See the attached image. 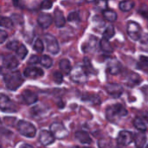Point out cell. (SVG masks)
Here are the masks:
<instances>
[{
  "label": "cell",
  "instance_id": "6da1fadb",
  "mask_svg": "<svg viewBox=\"0 0 148 148\" xmlns=\"http://www.w3.org/2000/svg\"><path fill=\"white\" fill-rule=\"evenodd\" d=\"M3 81L7 89L10 91L17 90L23 83V78L21 73L17 70L7 72L3 75Z\"/></svg>",
  "mask_w": 148,
  "mask_h": 148
},
{
  "label": "cell",
  "instance_id": "7a4b0ae2",
  "mask_svg": "<svg viewBox=\"0 0 148 148\" xmlns=\"http://www.w3.org/2000/svg\"><path fill=\"white\" fill-rule=\"evenodd\" d=\"M127 114L128 112L125 108V107L119 103L109 106L106 109V117L108 121L113 123H116L119 120L127 116Z\"/></svg>",
  "mask_w": 148,
  "mask_h": 148
},
{
  "label": "cell",
  "instance_id": "3957f363",
  "mask_svg": "<svg viewBox=\"0 0 148 148\" xmlns=\"http://www.w3.org/2000/svg\"><path fill=\"white\" fill-rule=\"evenodd\" d=\"M69 75H70L71 80L75 83L83 84L87 82L88 81V73L86 69H84V67H82L79 65L75 66L72 69V71Z\"/></svg>",
  "mask_w": 148,
  "mask_h": 148
},
{
  "label": "cell",
  "instance_id": "277c9868",
  "mask_svg": "<svg viewBox=\"0 0 148 148\" xmlns=\"http://www.w3.org/2000/svg\"><path fill=\"white\" fill-rule=\"evenodd\" d=\"M16 127L18 132L27 138H34L36 134V128L29 121H19L16 125Z\"/></svg>",
  "mask_w": 148,
  "mask_h": 148
},
{
  "label": "cell",
  "instance_id": "5b68a950",
  "mask_svg": "<svg viewBox=\"0 0 148 148\" xmlns=\"http://www.w3.org/2000/svg\"><path fill=\"white\" fill-rule=\"evenodd\" d=\"M49 131L52 133L54 137L57 140H63L69 136L67 128L61 122H54L50 125Z\"/></svg>",
  "mask_w": 148,
  "mask_h": 148
},
{
  "label": "cell",
  "instance_id": "8992f818",
  "mask_svg": "<svg viewBox=\"0 0 148 148\" xmlns=\"http://www.w3.org/2000/svg\"><path fill=\"white\" fill-rule=\"evenodd\" d=\"M127 31L128 36L134 41L141 40L142 38V29L140 25L134 21H131L127 23Z\"/></svg>",
  "mask_w": 148,
  "mask_h": 148
},
{
  "label": "cell",
  "instance_id": "52a82bcc",
  "mask_svg": "<svg viewBox=\"0 0 148 148\" xmlns=\"http://www.w3.org/2000/svg\"><path fill=\"white\" fill-rule=\"evenodd\" d=\"M44 40L46 42V46H47V49L49 53L51 54H57L60 51V47L58 44V42L56 40V38L51 35V34H46L44 36Z\"/></svg>",
  "mask_w": 148,
  "mask_h": 148
},
{
  "label": "cell",
  "instance_id": "ba28073f",
  "mask_svg": "<svg viewBox=\"0 0 148 148\" xmlns=\"http://www.w3.org/2000/svg\"><path fill=\"white\" fill-rule=\"evenodd\" d=\"M0 108L4 113H13L16 110L15 103L3 94L0 95Z\"/></svg>",
  "mask_w": 148,
  "mask_h": 148
},
{
  "label": "cell",
  "instance_id": "9c48e42d",
  "mask_svg": "<svg viewBox=\"0 0 148 148\" xmlns=\"http://www.w3.org/2000/svg\"><path fill=\"white\" fill-rule=\"evenodd\" d=\"M2 64L5 69L13 71L18 67L19 62L13 55H6L2 56Z\"/></svg>",
  "mask_w": 148,
  "mask_h": 148
},
{
  "label": "cell",
  "instance_id": "30bf717a",
  "mask_svg": "<svg viewBox=\"0 0 148 148\" xmlns=\"http://www.w3.org/2000/svg\"><path fill=\"white\" fill-rule=\"evenodd\" d=\"M107 93L114 98H118L123 94V88L118 83H108L105 86Z\"/></svg>",
  "mask_w": 148,
  "mask_h": 148
},
{
  "label": "cell",
  "instance_id": "8fae6325",
  "mask_svg": "<svg viewBox=\"0 0 148 148\" xmlns=\"http://www.w3.org/2000/svg\"><path fill=\"white\" fill-rule=\"evenodd\" d=\"M134 140V135L129 132V131H121L117 136V143L120 146H124L127 147L132 143Z\"/></svg>",
  "mask_w": 148,
  "mask_h": 148
},
{
  "label": "cell",
  "instance_id": "7c38bea8",
  "mask_svg": "<svg viewBox=\"0 0 148 148\" xmlns=\"http://www.w3.org/2000/svg\"><path fill=\"white\" fill-rule=\"evenodd\" d=\"M23 75L29 79H38L44 75V72L42 69L37 67H29L24 69Z\"/></svg>",
  "mask_w": 148,
  "mask_h": 148
},
{
  "label": "cell",
  "instance_id": "4fadbf2b",
  "mask_svg": "<svg viewBox=\"0 0 148 148\" xmlns=\"http://www.w3.org/2000/svg\"><path fill=\"white\" fill-rule=\"evenodd\" d=\"M56 138L50 131L42 130L39 134V141L43 146H49L55 142Z\"/></svg>",
  "mask_w": 148,
  "mask_h": 148
},
{
  "label": "cell",
  "instance_id": "5bb4252c",
  "mask_svg": "<svg viewBox=\"0 0 148 148\" xmlns=\"http://www.w3.org/2000/svg\"><path fill=\"white\" fill-rule=\"evenodd\" d=\"M36 21H37L38 25L41 28H42V29H48L51 25V23L54 21V19L48 13H41V14L38 15Z\"/></svg>",
  "mask_w": 148,
  "mask_h": 148
},
{
  "label": "cell",
  "instance_id": "9a60e30c",
  "mask_svg": "<svg viewBox=\"0 0 148 148\" xmlns=\"http://www.w3.org/2000/svg\"><path fill=\"white\" fill-rule=\"evenodd\" d=\"M22 99H23V102L27 105L35 104L38 100L36 94H35L34 92L28 90V89L23 90V92L22 93Z\"/></svg>",
  "mask_w": 148,
  "mask_h": 148
},
{
  "label": "cell",
  "instance_id": "2e32d148",
  "mask_svg": "<svg viewBox=\"0 0 148 148\" xmlns=\"http://www.w3.org/2000/svg\"><path fill=\"white\" fill-rule=\"evenodd\" d=\"M147 140V137L146 133L144 132H137L134 135V141L137 148H144Z\"/></svg>",
  "mask_w": 148,
  "mask_h": 148
},
{
  "label": "cell",
  "instance_id": "e0dca14e",
  "mask_svg": "<svg viewBox=\"0 0 148 148\" xmlns=\"http://www.w3.org/2000/svg\"><path fill=\"white\" fill-rule=\"evenodd\" d=\"M54 23L57 28H62L66 23V19L64 17L63 12L60 9H56L54 11Z\"/></svg>",
  "mask_w": 148,
  "mask_h": 148
},
{
  "label": "cell",
  "instance_id": "ac0fdd59",
  "mask_svg": "<svg viewBox=\"0 0 148 148\" xmlns=\"http://www.w3.org/2000/svg\"><path fill=\"white\" fill-rule=\"evenodd\" d=\"M108 69L111 75H118L121 72V64L116 59H113L108 63Z\"/></svg>",
  "mask_w": 148,
  "mask_h": 148
},
{
  "label": "cell",
  "instance_id": "d6986e66",
  "mask_svg": "<svg viewBox=\"0 0 148 148\" xmlns=\"http://www.w3.org/2000/svg\"><path fill=\"white\" fill-rule=\"evenodd\" d=\"M140 82H141L140 76L134 72H131L126 75V83L129 87H134L135 85H138L140 84Z\"/></svg>",
  "mask_w": 148,
  "mask_h": 148
},
{
  "label": "cell",
  "instance_id": "ffe728a7",
  "mask_svg": "<svg viewBox=\"0 0 148 148\" xmlns=\"http://www.w3.org/2000/svg\"><path fill=\"white\" fill-rule=\"evenodd\" d=\"M96 44H97V38L95 36H90L88 40L86 42V43L82 45V50L85 53L91 52L95 50V49L96 48Z\"/></svg>",
  "mask_w": 148,
  "mask_h": 148
},
{
  "label": "cell",
  "instance_id": "44dd1931",
  "mask_svg": "<svg viewBox=\"0 0 148 148\" xmlns=\"http://www.w3.org/2000/svg\"><path fill=\"white\" fill-rule=\"evenodd\" d=\"M75 135V138L77 139V140H79L82 144H91L92 143V140H91L89 134L85 131H77Z\"/></svg>",
  "mask_w": 148,
  "mask_h": 148
},
{
  "label": "cell",
  "instance_id": "7402d4cb",
  "mask_svg": "<svg viewBox=\"0 0 148 148\" xmlns=\"http://www.w3.org/2000/svg\"><path fill=\"white\" fill-rule=\"evenodd\" d=\"M59 67L61 69V72L64 75H70L71 71H72V68H71V64L70 62L68 59H62L60 61L59 63Z\"/></svg>",
  "mask_w": 148,
  "mask_h": 148
},
{
  "label": "cell",
  "instance_id": "603a6c76",
  "mask_svg": "<svg viewBox=\"0 0 148 148\" xmlns=\"http://www.w3.org/2000/svg\"><path fill=\"white\" fill-rule=\"evenodd\" d=\"M102 15H103V17L108 22H114V21H116V19L118 17L117 13L114 10H109V9H106L105 10H103Z\"/></svg>",
  "mask_w": 148,
  "mask_h": 148
},
{
  "label": "cell",
  "instance_id": "cb8c5ba5",
  "mask_svg": "<svg viewBox=\"0 0 148 148\" xmlns=\"http://www.w3.org/2000/svg\"><path fill=\"white\" fill-rule=\"evenodd\" d=\"M134 126L139 132L146 133V131L147 130V127L145 121L140 118H135L134 120Z\"/></svg>",
  "mask_w": 148,
  "mask_h": 148
},
{
  "label": "cell",
  "instance_id": "d4e9b609",
  "mask_svg": "<svg viewBox=\"0 0 148 148\" xmlns=\"http://www.w3.org/2000/svg\"><path fill=\"white\" fill-rule=\"evenodd\" d=\"M138 68L147 73L148 74V57L147 56H141L139 59V62H138Z\"/></svg>",
  "mask_w": 148,
  "mask_h": 148
},
{
  "label": "cell",
  "instance_id": "484cf974",
  "mask_svg": "<svg viewBox=\"0 0 148 148\" xmlns=\"http://www.w3.org/2000/svg\"><path fill=\"white\" fill-rule=\"evenodd\" d=\"M134 1H121L119 3V8L122 11H129L134 7Z\"/></svg>",
  "mask_w": 148,
  "mask_h": 148
},
{
  "label": "cell",
  "instance_id": "4316f807",
  "mask_svg": "<svg viewBox=\"0 0 148 148\" xmlns=\"http://www.w3.org/2000/svg\"><path fill=\"white\" fill-rule=\"evenodd\" d=\"M100 46L102 51H104L105 53H112L114 51L113 47L111 46L110 42H108V40L102 38L100 42Z\"/></svg>",
  "mask_w": 148,
  "mask_h": 148
},
{
  "label": "cell",
  "instance_id": "83f0119b",
  "mask_svg": "<svg viewBox=\"0 0 148 148\" xmlns=\"http://www.w3.org/2000/svg\"><path fill=\"white\" fill-rule=\"evenodd\" d=\"M40 63L45 68H50L53 64V61L49 56L44 55L40 57Z\"/></svg>",
  "mask_w": 148,
  "mask_h": 148
},
{
  "label": "cell",
  "instance_id": "f1b7e54d",
  "mask_svg": "<svg viewBox=\"0 0 148 148\" xmlns=\"http://www.w3.org/2000/svg\"><path fill=\"white\" fill-rule=\"evenodd\" d=\"M115 34V29H114V27L112 26V25H109L104 31L103 33V38L107 39V40H109L110 38H112Z\"/></svg>",
  "mask_w": 148,
  "mask_h": 148
},
{
  "label": "cell",
  "instance_id": "f546056e",
  "mask_svg": "<svg viewBox=\"0 0 148 148\" xmlns=\"http://www.w3.org/2000/svg\"><path fill=\"white\" fill-rule=\"evenodd\" d=\"M16 56L21 60H23L26 57L27 54H28V49H26V47L23 44H20V46L17 49V50L16 51Z\"/></svg>",
  "mask_w": 148,
  "mask_h": 148
},
{
  "label": "cell",
  "instance_id": "4dcf8cb0",
  "mask_svg": "<svg viewBox=\"0 0 148 148\" xmlns=\"http://www.w3.org/2000/svg\"><path fill=\"white\" fill-rule=\"evenodd\" d=\"M0 23H1V26H2V27H4V28L12 29V27H13V21H12V19L10 18V17L3 16V17L1 18Z\"/></svg>",
  "mask_w": 148,
  "mask_h": 148
},
{
  "label": "cell",
  "instance_id": "1f68e13d",
  "mask_svg": "<svg viewBox=\"0 0 148 148\" xmlns=\"http://www.w3.org/2000/svg\"><path fill=\"white\" fill-rule=\"evenodd\" d=\"M98 146L100 148H110L112 146V140L108 138L100 139L98 141Z\"/></svg>",
  "mask_w": 148,
  "mask_h": 148
},
{
  "label": "cell",
  "instance_id": "d6a6232c",
  "mask_svg": "<svg viewBox=\"0 0 148 148\" xmlns=\"http://www.w3.org/2000/svg\"><path fill=\"white\" fill-rule=\"evenodd\" d=\"M34 49L37 52V53H42L44 49V45H43V42L40 39V38H37L36 41H35V43H34Z\"/></svg>",
  "mask_w": 148,
  "mask_h": 148
},
{
  "label": "cell",
  "instance_id": "836d02e7",
  "mask_svg": "<svg viewBox=\"0 0 148 148\" xmlns=\"http://www.w3.org/2000/svg\"><path fill=\"white\" fill-rule=\"evenodd\" d=\"M19 46H20V44H19V42H18L17 40H11V41L8 42L7 44H6V48L8 49H10V50H15V51L17 50V49L19 48Z\"/></svg>",
  "mask_w": 148,
  "mask_h": 148
},
{
  "label": "cell",
  "instance_id": "e575fe53",
  "mask_svg": "<svg viewBox=\"0 0 148 148\" xmlns=\"http://www.w3.org/2000/svg\"><path fill=\"white\" fill-rule=\"evenodd\" d=\"M68 20L69 22H78L80 21V16L77 11H72L68 16Z\"/></svg>",
  "mask_w": 148,
  "mask_h": 148
},
{
  "label": "cell",
  "instance_id": "d590c367",
  "mask_svg": "<svg viewBox=\"0 0 148 148\" xmlns=\"http://www.w3.org/2000/svg\"><path fill=\"white\" fill-rule=\"evenodd\" d=\"M53 79L54 81L56 82V83L57 84H61L63 81V75H62V72H59V71H56L54 74H53Z\"/></svg>",
  "mask_w": 148,
  "mask_h": 148
},
{
  "label": "cell",
  "instance_id": "8d00e7d4",
  "mask_svg": "<svg viewBox=\"0 0 148 148\" xmlns=\"http://www.w3.org/2000/svg\"><path fill=\"white\" fill-rule=\"evenodd\" d=\"M28 63H29V65H35V64L40 63V58H39L37 56L33 55V56H31L29 57Z\"/></svg>",
  "mask_w": 148,
  "mask_h": 148
},
{
  "label": "cell",
  "instance_id": "74e56055",
  "mask_svg": "<svg viewBox=\"0 0 148 148\" xmlns=\"http://www.w3.org/2000/svg\"><path fill=\"white\" fill-rule=\"evenodd\" d=\"M52 5H53V2L48 0H44L41 3V8L42 10H49L52 7Z\"/></svg>",
  "mask_w": 148,
  "mask_h": 148
},
{
  "label": "cell",
  "instance_id": "f35d334b",
  "mask_svg": "<svg viewBox=\"0 0 148 148\" xmlns=\"http://www.w3.org/2000/svg\"><path fill=\"white\" fill-rule=\"evenodd\" d=\"M8 37V34L5 30L3 29H1L0 30V42L1 43H3L5 42V40L7 39Z\"/></svg>",
  "mask_w": 148,
  "mask_h": 148
},
{
  "label": "cell",
  "instance_id": "ab89813d",
  "mask_svg": "<svg viewBox=\"0 0 148 148\" xmlns=\"http://www.w3.org/2000/svg\"><path fill=\"white\" fill-rule=\"evenodd\" d=\"M95 3H96L97 7L102 9V11H103L104 10H106L105 8H106L107 5H108V2H106V1H105V2H104V1H99V2H96Z\"/></svg>",
  "mask_w": 148,
  "mask_h": 148
},
{
  "label": "cell",
  "instance_id": "60d3db41",
  "mask_svg": "<svg viewBox=\"0 0 148 148\" xmlns=\"http://www.w3.org/2000/svg\"><path fill=\"white\" fill-rule=\"evenodd\" d=\"M141 92H142L145 99L148 101V85H146V86L141 88Z\"/></svg>",
  "mask_w": 148,
  "mask_h": 148
},
{
  "label": "cell",
  "instance_id": "b9f144b4",
  "mask_svg": "<svg viewBox=\"0 0 148 148\" xmlns=\"http://www.w3.org/2000/svg\"><path fill=\"white\" fill-rule=\"evenodd\" d=\"M21 148H34L32 146H30V145H28V144H26V145H23V147Z\"/></svg>",
  "mask_w": 148,
  "mask_h": 148
},
{
  "label": "cell",
  "instance_id": "7bdbcfd3",
  "mask_svg": "<svg viewBox=\"0 0 148 148\" xmlns=\"http://www.w3.org/2000/svg\"><path fill=\"white\" fill-rule=\"evenodd\" d=\"M144 119L146 120V121L148 123V112L147 113H146L145 114H144Z\"/></svg>",
  "mask_w": 148,
  "mask_h": 148
},
{
  "label": "cell",
  "instance_id": "ee69618b",
  "mask_svg": "<svg viewBox=\"0 0 148 148\" xmlns=\"http://www.w3.org/2000/svg\"><path fill=\"white\" fill-rule=\"evenodd\" d=\"M71 148H80V147H72Z\"/></svg>",
  "mask_w": 148,
  "mask_h": 148
},
{
  "label": "cell",
  "instance_id": "f6af8a7d",
  "mask_svg": "<svg viewBox=\"0 0 148 148\" xmlns=\"http://www.w3.org/2000/svg\"><path fill=\"white\" fill-rule=\"evenodd\" d=\"M146 148H148V145H147V147H146Z\"/></svg>",
  "mask_w": 148,
  "mask_h": 148
},
{
  "label": "cell",
  "instance_id": "bcb514c9",
  "mask_svg": "<svg viewBox=\"0 0 148 148\" xmlns=\"http://www.w3.org/2000/svg\"><path fill=\"white\" fill-rule=\"evenodd\" d=\"M84 148H91V147H84Z\"/></svg>",
  "mask_w": 148,
  "mask_h": 148
}]
</instances>
